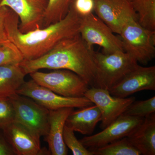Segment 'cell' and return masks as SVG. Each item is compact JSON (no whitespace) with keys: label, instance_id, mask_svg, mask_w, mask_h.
Here are the masks:
<instances>
[{"label":"cell","instance_id":"obj_11","mask_svg":"<svg viewBox=\"0 0 155 155\" xmlns=\"http://www.w3.org/2000/svg\"><path fill=\"white\" fill-rule=\"evenodd\" d=\"M94 11L97 17L119 34L124 25L137 16L130 1L127 0H94Z\"/></svg>","mask_w":155,"mask_h":155},{"label":"cell","instance_id":"obj_3","mask_svg":"<svg viewBox=\"0 0 155 155\" xmlns=\"http://www.w3.org/2000/svg\"><path fill=\"white\" fill-rule=\"evenodd\" d=\"M93 57L97 72L95 87L109 91L138 65L125 51L107 54L94 51Z\"/></svg>","mask_w":155,"mask_h":155},{"label":"cell","instance_id":"obj_5","mask_svg":"<svg viewBox=\"0 0 155 155\" xmlns=\"http://www.w3.org/2000/svg\"><path fill=\"white\" fill-rule=\"evenodd\" d=\"M29 75L39 85L62 96L84 97L90 87L79 75L67 69H54L49 72L36 71Z\"/></svg>","mask_w":155,"mask_h":155},{"label":"cell","instance_id":"obj_22","mask_svg":"<svg viewBox=\"0 0 155 155\" xmlns=\"http://www.w3.org/2000/svg\"><path fill=\"white\" fill-rule=\"evenodd\" d=\"M24 60L22 53L9 40L0 43V66L20 64Z\"/></svg>","mask_w":155,"mask_h":155},{"label":"cell","instance_id":"obj_13","mask_svg":"<svg viewBox=\"0 0 155 155\" xmlns=\"http://www.w3.org/2000/svg\"><path fill=\"white\" fill-rule=\"evenodd\" d=\"M5 137L16 155H46L41 147V136L24 125L14 122L2 130Z\"/></svg>","mask_w":155,"mask_h":155},{"label":"cell","instance_id":"obj_7","mask_svg":"<svg viewBox=\"0 0 155 155\" xmlns=\"http://www.w3.org/2000/svg\"><path fill=\"white\" fill-rule=\"evenodd\" d=\"M14 107L15 121L41 136L46 137L49 129V110L28 97L18 94L9 97Z\"/></svg>","mask_w":155,"mask_h":155},{"label":"cell","instance_id":"obj_28","mask_svg":"<svg viewBox=\"0 0 155 155\" xmlns=\"http://www.w3.org/2000/svg\"><path fill=\"white\" fill-rule=\"evenodd\" d=\"M0 155H16L3 133L0 132Z\"/></svg>","mask_w":155,"mask_h":155},{"label":"cell","instance_id":"obj_23","mask_svg":"<svg viewBox=\"0 0 155 155\" xmlns=\"http://www.w3.org/2000/svg\"><path fill=\"white\" fill-rule=\"evenodd\" d=\"M155 113V97L144 101H134L123 115L145 118Z\"/></svg>","mask_w":155,"mask_h":155},{"label":"cell","instance_id":"obj_30","mask_svg":"<svg viewBox=\"0 0 155 155\" xmlns=\"http://www.w3.org/2000/svg\"><path fill=\"white\" fill-rule=\"evenodd\" d=\"M1 1H2V0H0V3H1Z\"/></svg>","mask_w":155,"mask_h":155},{"label":"cell","instance_id":"obj_18","mask_svg":"<svg viewBox=\"0 0 155 155\" xmlns=\"http://www.w3.org/2000/svg\"><path fill=\"white\" fill-rule=\"evenodd\" d=\"M26 75L19 64L0 66V97L17 93L25 82Z\"/></svg>","mask_w":155,"mask_h":155},{"label":"cell","instance_id":"obj_16","mask_svg":"<svg viewBox=\"0 0 155 155\" xmlns=\"http://www.w3.org/2000/svg\"><path fill=\"white\" fill-rule=\"evenodd\" d=\"M73 110L66 120L65 125L74 131L84 135H90L101 120L100 109L95 104Z\"/></svg>","mask_w":155,"mask_h":155},{"label":"cell","instance_id":"obj_21","mask_svg":"<svg viewBox=\"0 0 155 155\" xmlns=\"http://www.w3.org/2000/svg\"><path fill=\"white\" fill-rule=\"evenodd\" d=\"M92 151L94 155H141L140 152L130 143L127 137L115 140Z\"/></svg>","mask_w":155,"mask_h":155},{"label":"cell","instance_id":"obj_25","mask_svg":"<svg viewBox=\"0 0 155 155\" xmlns=\"http://www.w3.org/2000/svg\"><path fill=\"white\" fill-rule=\"evenodd\" d=\"M15 121L14 107L9 97H0V129Z\"/></svg>","mask_w":155,"mask_h":155},{"label":"cell","instance_id":"obj_4","mask_svg":"<svg viewBox=\"0 0 155 155\" xmlns=\"http://www.w3.org/2000/svg\"><path fill=\"white\" fill-rule=\"evenodd\" d=\"M124 51L146 65L155 56V31L142 27L136 19L127 22L119 34Z\"/></svg>","mask_w":155,"mask_h":155},{"label":"cell","instance_id":"obj_2","mask_svg":"<svg viewBox=\"0 0 155 155\" xmlns=\"http://www.w3.org/2000/svg\"><path fill=\"white\" fill-rule=\"evenodd\" d=\"M93 51L78 34L61 41L40 58L24 60L19 65L26 75L41 69H67L79 75L90 87H95L97 72Z\"/></svg>","mask_w":155,"mask_h":155},{"label":"cell","instance_id":"obj_15","mask_svg":"<svg viewBox=\"0 0 155 155\" xmlns=\"http://www.w3.org/2000/svg\"><path fill=\"white\" fill-rule=\"evenodd\" d=\"M74 110V108L65 107L50 110L49 129L45 137L51 154H68V149L63 139V133L67 118Z\"/></svg>","mask_w":155,"mask_h":155},{"label":"cell","instance_id":"obj_17","mask_svg":"<svg viewBox=\"0 0 155 155\" xmlns=\"http://www.w3.org/2000/svg\"><path fill=\"white\" fill-rule=\"evenodd\" d=\"M127 138L141 155H155V114L145 118L143 122Z\"/></svg>","mask_w":155,"mask_h":155},{"label":"cell","instance_id":"obj_1","mask_svg":"<svg viewBox=\"0 0 155 155\" xmlns=\"http://www.w3.org/2000/svg\"><path fill=\"white\" fill-rule=\"evenodd\" d=\"M81 22V17L70 7L67 16L59 22L23 33L19 29V17L10 9L5 27L8 39L17 47L24 60H31L46 54L64 39L79 34Z\"/></svg>","mask_w":155,"mask_h":155},{"label":"cell","instance_id":"obj_24","mask_svg":"<svg viewBox=\"0 0 155 155\" xmlns=\"http://www.w3.org/2000/svg\"><path fill=\"white\" fill-rule=\"evenodd\" d=\"M63 139L66 146L70 149L73 155H94L92 151L87 149L77 139L74 130L66 125L64 127Z\"/></svg>","mask_w":155,"mask_h":155},{"label":"cell","instance_id":"obj_6","mask_svg":"<svg viewBox=\"0 0 155 155\" xmlns=\"http://www.w3.org/2000/svg\"><path fill=\"white\" fill-rule=\"evenodd\" d=\"M81 17L79 34L89 47L94 45L103 48L104 54H109L124 51L121 38L116 36L111 28L96 15L91 13Z\"/></svg>","mask_w":155,"mask_h":155},{"label":"cell","instance_id":"obj_8","mask_svg":"<svg viewBox=\"0 0 155 155\" xmlns=\"http://www.w3.org/2000/svg\"><path fill=\"white\" fill-rule=\"evenodd\" d=\"M17 93L32 99L49 110L65 107L80 108L94 104L85 96L80 97L62 96L39 85L32 79L25 81Z\"/></svg>","mask_w":155,"mask_h":155},{"label":"cell","instance_id":"obj_19","mask_svg":"<svg viewBox=\"0 0 155 155\" xmlns=\"http://www.w3.org/2000/svg\"><path fill=\"white\" fill-rule=\"evenodd\" d=\"M142 27L155 31V0H132L130 2Z\"/></svg>","mask_w":155,"mask_h":155},{"label":"cell","instance_id":"obj_12","mask_svg":"<svg viewBox=\"0 0 155 155\" xmlns=\"http://www.w3.org/2000/svg\"><path fill=\"white\" fill-rule=\"evenodd\" d=\"M48 0H2L0 8L6 7L19 18V29L23 33L42 28Z\"/></svg>","mask_w":155,"mask_h":155},{"label":"cell","instance_id":"obj_10","mask_svg":"<svg viewBox=\"0 0 155 155\" xmlns=\"http://www.w3.org/2000/svg\"><path fill=\"white\" fill-rule=\"evenodd\" d=\"M101 111L102 129L107 127L124 114L131 103L135 101L134 97L120 98L113 96L109 91L100 87H91L84 94Z\"/></svg>","mask_w":155,"mask_h":155},{"label":"cell","instance_id":"obj_20","mask_svg":"<svg viewBox=\"0 0 155 155\" xmlns=\"http://www.w3.org/2000/svg\"><path fill=\"white\" fill-rule=\"evenodd\" d=\"M74 0H48L42 28L59 22L67 16Z\"/></svg>","mask_w":155,"mask_h":155},{"label":"cell","instance_id":"obj_9","mask_svg":"<svg viewBox=\"0 0 155 155\" xmlns=\"http://www.w3.org/2000/svg\"><path fill=\"white\" fill-rule=\"evenodd\" d=\"M144 119L122 115L101 132L85 137L79 140L85 147L92 151L129 136L143 122Z\"/></svg>","mask_w":155,"mask_h":155},{"label":"cell","instance_id":"obj_27","mask_svg":"<svg viewBox=\"0 0 155 155\" xmlns=\"http://www.w3.org/2000/svg\"><path fill=\"white\" fill-rule=\"evenodd\" d=\"M10 10L6 7L0 8V43L8 40L5 27L6 18Z\"/></svg>","mask_w":155,"mask_h":155},{"label":"cell","instance_id":"obj_26","mask_svg":"<svg viewBox=\"0 0 155 155\" xmlns=\"http://www.w3.org/2000/svg\"><path fill=\"white\" fill-rule=\"evenodd\" d=\"M94 7V0H74L71 6L80 17L93 13Z\"/></svg>","mask_w":155,"mask_h":155},{"label":"cell","instance_id":"obj_14","mask_svg":"<svg viewBox=\"0 0 155 155\" xmlns=\"http://www.w3.org/2000/svg\"><path fill=\"white\" fill-rule=\"evenodd\" d=\"M155 90V67L138 65L109 91L113 96L126 98L137 92Z\"/></svg>","mask_w":155,"mask_h":155},{"label":"cell","instance_id":"obj_29","mask_svg":"<svg viewBox=\"0 0 155 155\" xmlns=\"http://www.w3.org/2000/svg\"><path fill=\"white\" fill-rule=\"evenodd\" d=\"M127 1H130V2H131V1H132V0H127Z\"/></svg>","mask_w":155,"mask_h":155}]
</instances>
